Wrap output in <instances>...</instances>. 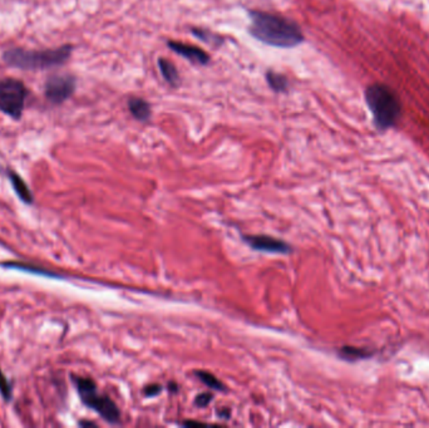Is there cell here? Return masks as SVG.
<instances>
[{
  "label": "cell",
  "instance_id": "6da1fadb",
  "mask_svg": "<svg viewBox=\"0 0 429 428\" xmlns=\"http://www.w3.org/2000/svg\"><path fill=\"white\" fill-rule=\"evenodd\" d=\"M249 33L264 45L275 48H295L303 45L305 37L300 27L285 16L252 10Z\"/></svg>",
  "mask_w": 429,
  "mask_h": 428
},
{
  "label": "cell",
  "instance_id": "7a4b0ae2",
  "mask_svg": "<svg viewBox=\"0 0 429 428\" xmlns=\"http://www.w3.org/2000/svg\"><path fill=\"white\" fill-rule=\"evenodd\" d=\"M365 102L378 130L387 131L400 121L402 112L400 99L388 86L382 83L370 84L365 91Z\"/></svg>",
  "mask_w": 429,
  "mask_h": 428
},
{
  "label": "cell",
  "instance_id": "3957f363",
  "mask_svg": "<svg viewBox=\"0 0 429 428\" xmlns=\"http://www.w3.org/2000/svg\"><path fill=\"white\" fill-rule=\"evenodd\" d=\"M72 51L73 47L69 45L47 51H27L22 48H14L4 52L3 60L9 67L24 71L45 69L64 64L69 60Z\"/></svg>",
  "mask_w": 429,
  "mask_h": 428
},
{
  "label": "cell",
  "instance_id": "277c9868",
  "mask_svg": "<svg viewBox=\"0 0 429 428\" xmlns=\"http://www.w3.org/2000/svg\"><path fill=\"white\" fill-rule=\"evenodd\" d=\"M73 381L82 402L86 406L96 411L97 414L106 421L110 423H119L121 420L119 407L116 406V403L110 397L98 393L96 383L92 379L74 377Z\"/></svg>",
  "mask_w": 429,
  "mask_h": 428
},
{
  "label": "cell",
  "instance_id": "5b68a950",
  "mask_svg": "<svg viewBox=\"0 0 429 428\" xmlns=\"http://www.w3.org/2000/svg\"><path fill=\"white\" fill-rule=\"evenodd\" d=\"M28 89L22 82L8 78L0 82V111L13 119L22 117Z\"/></svg>",
  "mask_w": 429,
  "mask_h": 428
},
{
  "label": "cell",
  "instance_id": "8992f818",
  "mask_svg": "<svg viewBox=\"0 0 429 428\" xmlns=\"http://www.w3.org/2000/svg\"><path fill=\"white\" fill-rule=\"evenodd\" d=\"M75 86L73 75H52L45 83V97L51 104H62L73 95Z\"/></svg>",
  "mask_w": 429,
  "mask_h": 428
},
{
  "label": "cell",
  "instance_id": "52a82bcc",
  "mask_svg": "<svg viewBox=\"0 0 429 428\" xmlns=\"http://www.w3.org/2000/svg\"><path fill=\"white\" fill-rule=\"evenodd\" d=\"M244 241L249 246H252L254 250L275 254H288L293 250L288 243L267 235H247L244 237Z\"/></svg>",
  "mask_w": 429,
  "mask_h": 428
},
{
  "label": "cell",
  "instance_id": "ba28073f",
  "mask_svg": "<svg viewBox=\"0 0 429 428\" xmlns=\"http://www.w3.org/2000/svg\"><path fill=\"white\" fill-rule=\"evenodd\" d=\"M167 45L176 54L184 57L187 60H190L191 63L206 66V64H208V62H210V56H208V53L202 51L201 48L196 47V45H184V43H180V42H173V40H170Z\"/></svg>",
  "mask_w": 429,
  "mask_h": 428
},
{
  "label": "cell",
  "instance_id": "9c48e42d",
  "mask_svg": "<svg viewBox=\"0 0 429 428\" xmlns=\"http://www.w3.org/2000/svg\"><path fill=\"white\" fill-rule=\"evenodd\" d=\"M128 110L132 113L134 119L140 121V122H147L152 116L149 104L147 101L138 98V97H134L128 101Z\"/></svg>",
  "mask_w": 429,
  "mask_h": 428
},
{
  "label": "cell",
  "instance_id": "30bf717a",
  "mask_svg": "<svg viewBox=\"0 0 429 428\" xmlns=\"http://www.w3.org/2000/svg\"><path fill=\"white\" fill-rule=\"evenodd\" d=\"M8 176H9V180L12 182L15 193L18 195V198L22 200L24 204H28V205L33 204V201H34L33 193L30 191L28 185L24 182V180L18 174H15L14 171H8Z\"/></svg>",
  "mask_w": 429,
  "mask_h": 428
},
{
  "label": "cell",
  "instance_id": "8fae6325",
  "mask_svg": "<svg viewBox=\"0 0 429 428\" xmlns=\"http://www.w3.org/2000/svg\"><path fill=\"white\" fill-rule=\"evenodd\" d=\"M374 353L368 348L359 347H343L339 350V357L341 359H345L349 362H356L362 359H369Z\"/></svg>",
  "mask_w": 429,
  "mask_h": 428
},
{
  "label": "cell",
  "instance_id": "7c38bea8",
  "mask_svg": "<svg viewBox=\"0 0 429 428\" xmlns=\"http://www.w3.org/2000/svg\"><path fill=\"white\" fill-rule=\"evenodd\" d=\"M158 67L162 73L163 78L171 84L172 87H177L180 84V75H178L177 68L170 60L164 58H158Z\"/></svg>",
  "mask_w": 429,
  "mask_h": 428
},
{
  "label": "cell",
  "instance_id": "4fadbf2b",
  "mask_svg": "<svg viewBox=\"0 0 429 428\" xmlns=\"http://www.w3.org/2000/svg\"><path fill=\"white\" fill-rule=\"evenodd\" d=\"M267 84L270 86V88L278 93H284L289 88V82L285 75L280 73H276L273 71H269L267 73Z\"/></svg>",
  "mask_w": 429,
  "mask_h": 428
},
{
  "label": "cell",
  "instance_id": "5bb4252c",
  "mask_svg": "<svg viewBox=\"0 0 429 428\" xmlns=\"http://www.w3.org/2000/svg\"><path fill=\"white\" fill-rule=\"evenodd\" d=\"M196 376L199 377V379H200L202 383L206 384L210 388H214L216 391H223V390H225L223 384H222L216 377L212 376V374L208 373V372L197 370V372H196Z\"/></svg>",
  "mask_w": 429,
  "mask_h": 428
},
{
  "label": "cell",
  "instance_id": "9a60e30c",
  "mask_svg": "<svg viewBox=\"0 0 429 428\" xmlns=\"http://www.w3.org/2000/svg\"><path fill=\"white\" fill-rule=\"evenodd\" d=\"M193 34L195 37L199 38L201 40L206 42V43H214V45H221V38L216 37L214 34H211L208 30H201L195 28L193 29Z\"/></svg>",
  "mask_w": 429,
  "mask_h": 428
},
{
  "label": "cell",
  "instance_id": "2e32d148",
  "mask_svg": "<svg viewBox=\"0 0 429 428\" xmlns=\"http://www.w3.org/2000/svg\"><path fill=\"white\" fill-rule=\"evenodd\" d=\"M0 393L4 397V399L9 402L13 396V390L12 385L9 383L7 377L4 376V373L0 370Z\"/></svg>",
  "mask_w": 429,
  "mask_h": 428
},
{
  "label": "cell",
  "instance_id": "e0dca14e",
  "mask_svg": "<svg viewBox=\"0 0 429 428\" xmlns=\"http://www.w3.org/2000/svg\"><path fill=\"white\" fill-rule=\"evenodd\" d=\"M211 401H212L211 393H202L196 397V406L206 407Z\"/></svg>",
  "mask_w": 429,
  "mask_h": 428
},
{
  "label": "cell",
  "instance_id": "ac0fdd59",
  "mask_svg": "<svg viewBox=\"0 0 429 428\" xmlns=\"http://www.w3.org/2000/svg\"><path fill=\"white\" fill-rule=\"evenodd\" d=\"M161 391H162V385H160V384H151V385H147V387L145 388V394H146L147 397H152V396H157Z\"/></svg>",
  "mask_w": 429,
  "mask_h": 428
},
{
  "label": "cell",
  "instance_id": "d6986e66",
  "mask_svg": "<svg viewBox=\"0 0 429 428\" xmlns=\"http://www.w3.org/2000/svg\"><path fill=\"white\" fill-rule=\"evenodd\" d=\"M81 426H96V425L90 423V422H81Z\"/></svg>",
  "mask_w": 429,
  "mask_h": 428
}]
</instances>
